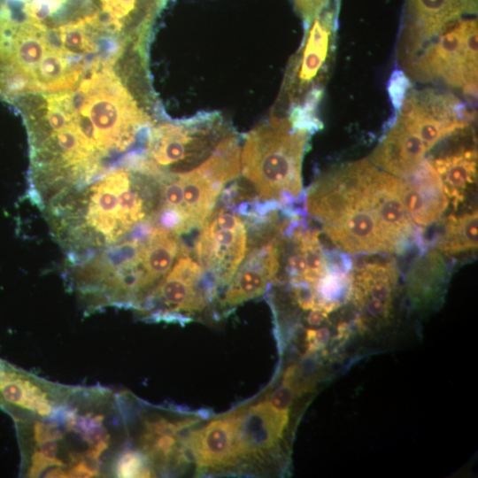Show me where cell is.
Instances as JSON below:
<instances>
[{
  "label": "cell",
  "instance_id": "cell-14",
  "mask_svg": "<svg viewBox=\"0 0 478 478\" xmlns=\"http://www.w3.org/2000/svg\"><path fill=\"white\" fill-rule=\"evenodd\" d=\"M398 194L410 219L421 227L437 221L449 204L442 181L427 159L412 173L398 177Z\"/></svg>",
  "mask_w": 478,
  "mask_h": 478
},
{
  "label": "cell",
  "instance_id": "cell-20",
  "mask_svg": "<svg viewBox=\"0 0 478 478\" xmlns=\"http://www.w3.org/2000/svg\"><path fill=\"white\" fill-rule=\"evenodd\" d=\"M448 275L445 255L436 248L423 250L406 276L407 292L413 305L425 308L438 301Z\"/></svg>",
  "mask_w": 478,
  "mask_h": 478
},
{
  "label": "cell",
  "instance_id": "cell-8",
  "mask_svg": "<svg viewBox=\"0 0 478 478\" xmlns=\"http://www.w3.org/2000/svg\"><path fill=\"white\" fill-rule=\"evenodd\" d=\"M217 286L181 243L173 267L137 307L153 319L173 318L179 312H201L216 296Z\"/></svg>",
  "mask_w": 478,
  "mask_h": 478
},
{
  "label": "cell",
  "instance_id": "cell-18",
  "mask_svg": "<svg viewBox=\"0 0 478 478\" xmlns=\"http://www.w3.org/2000/svg\"><path fill=\"white\" fill-rule=\"evenodd\" d=\"M368 160L397 177L412 173L424 161L428 149L422 140L402 122L393 119Z\"/></svg>",
  "mask_w": 478,
  "mask_h": 478
},
{
  "label": "cell",
  "instance_id": "cell-12",
  "mask_svg": "<svg viewBox=\"0 0 478 478\" xmlns=\"http://www.w3.org/2000/svg\"><path fill=\"white\" fill-rule=\"evenodd\" d=\"M403 32L404 63L409 64L421 49L463 13L476 12V0H407Z\"/></svg>",
  "mask_w": 478,
  "mask_h": 478
},
{
  "label": "cell",
  "instance_id": "cell-4",
  "mask_svg": "<svg viewBox=\"0 0 478 478\" xmlns=\"http://www.w3.org/2000/svg\"><path fill=\"white\" fill-rule=\"evenodd\" d=\"M98 15L93 0H0V53L27 49L52 55Z\"/></svg>",
  "mask_w": 478,
  "mask_h": 478
},
{
  "label": "cell",
  "instance_id": "cell-16",
  "mask_svg": "<svg viewBox=\"0 0 478 478\" xmlns=\"http://www.w3.org/2000/svg\"><path fill=\"white\" fill-rule=\"evenodd\" d=\"M336 248L348 254L392 253L383 230L369 204L365 190L361 203L342 220L323 225Z\"/></svg>",
  "mask_w": 478,
  "mask_h": 478
},
{
  "label": "cell",
  "instance_id": "cell-29",
  "mask_svg": "<svg viewBox=\"0 0 478 478\" xmlns=\"http://www.w3.org/2000/svg\"><path fill=\"white\" fill-rule=\"evenodd\" d=\"M327 312L320 308L315 306L310 309L306 316V321L311 326H320L326 320Z\"/></svg>",
  "mask_w": 478,
  "mask_h": 478
},
{
  "label": "cell",
  "instance_id": "cell-23",
  "mask_svg": "<svg viewBox=\"0 0 478 478\" xmlns=\"http://www.w3.org/2000/svg\"><path fill=\"white\" fill-rule=\"evenodd\" d=\"M181 243L180 235L154 227L146 242L143 259L144 269L143 299L171 270L180 253Z\"/></svg>",
  "mask_w": 478,
  "mask_h": 478
},
{
  "label": "cell",
  "instance_id": "cell-26",
  "mask_svg": "<svg viewBox=\"0 0 478 478\" xmlns=\"http://www.w3.org/2000/svg\"><path fill=\"white\" fill-rule=\"evenodd\" d=\"M411 89V81L404 72L395 70L389 80L388 91L391 104L399 112L407 92Z\"/></svg>",
  "mask_w": 478,
  "mask_h": 478
},
{
  "label": "cell",
  "instance_id": "cell-17",
  "mask_svg": "<svg viewBox=\"0 0 478 478\" xmlns=\"http://www.w3.org/2000/svg\"><path fill=\"white\" fill-rule=\"evenodd\" d=\"M280 239L249 251L233 275L221 305L233 307L261 296L279 271Z\"/></svg>",
  "mask_w": 478,
  "mask_h": 478
},
{
  "label": "cell",
  "instance_id": "cell-10",
  "mask_svg": "<svg viewBox=\"0 0 478 478\" xmlns=\"http://www.w3.org/2000/svg\"><path fill=\"white\" fill-rule=\"evenodd\" d=\"M71 387L44 381L0 358V408L14 419L50 416Z\"/></svg>",
  "mask_w": 478,
  "mask_h": 478
},
{
  "label": "cell",
  "instance_id": "cell-11",
  "mask_svg": "<svg viewBox=\"0 0 478 478\" xmlns=\"http://www.w3.org/2000/svg\"><path fill=\"white\" fill-rule=\"evenodd\" d=\"M392 253L405 251L412 242L422 243V236L412 225L398 194V177L378 168L365 189Z\"/></svg>",
  "mask_w": 478,
  "mask_h": 478
},
{
  "label": "cell",
  "instance_id": "cell-21",
  "mask_svg": "<svg viewBox=\"0 0 478 478\" xmlns=\"http://www.w3.org/2000/svg\"><path fill=\"white\" fill-rule=\"evenodd\" d=\"M196 420H172L164 416H151L143 420V429L139 436L140 451L150 466H165L177 452L181 434Z\"/></svg>",
  "mask_w": 478,
  "mask_h": 478
},
{
  "label": "cell",
  "instance_id": "cell-27",
  "mask_svg": "<svg viewBox=\"0 0 478 478\" xmlns=\"http://www.w3.org/2000/svg\"><path fill=\"white\" fill-rule=\"evenodd\" d=\"M331 0H294L297 13L303 19L305 27Z\"/></svg>",
  "mask_w": 478,
  "mask_h": 478
},
{
  "label": "cell",
  "instance_id": "cell-3",
  "mask_svg": "<svg viewBox=\"0 0 478 478\" xmlns=\"http://www.w3.org/2000/svg\"><path fill=\"white\" fill-rule=\"evenodd\" d=\"M338 0H331L305 27L301 46L290 58L270 114L306 126L321 123L317 116L335 50Z\"/></svg>",
  "mask_w": 478,
  "mask_h": 478
},
{
  "label": "cell",
  "instance_id": "cell-2",
  "mask_svg": "<svg viewBox=\"0 0 478 478\" xmlns=\"http://www.w3.org/2000/svg\"><path fill=\"white\" fill-rule=\"evenodd\" d=\"M310 135L287 117L272 114L244 135L242 175L261 201L289 209L301 202V168Z\"/></svg>",
  "mask_w": 478,
  "mask_h": 478
},
{
  "label": "cell",
  "instance_id": "cell-28",
  "mask_svg": "<svg viewBox=\"0 0 478 478\" xmlns=\"http://www.w3.org/2000/svg\"><path fill=\"white\" fill-rule=\"evenodd\" d=\"M330 338V331L327 328L319 329H308L306 332V340L310 351L317 350L324 346Z\"/></svg>",
  "mask_w": 478,
  "mask_h": 478
},
{
  "label": "cell",
  "instance_id": "cell-9",
  "mask_svg": "<svg viewBox=\"0 0 478 478\" xmlns=\"http://www.w3.org/2000/svg\"><path fill=\"white\" fill-rule=\"evenodd\" d=\"M376 169L368 159H361L319 175L305 194L307 213L323 225L339 222L359 205Z\"/></svg>",
  "mask_w": 478,
  "mask_h": 478
},
{
  "label": "cell",
  "instance_id": "cell-13",
  "mask_svg": "<svg viewBox=\"0 0 478 478\" xmlns=\"http://www.w3.org/2000/svg\"><path fill=\"white\" fill-rule=\"evenodd\" d=\"M104 23L126 43L149 50L157 19L168 0H93Z\"/></svg>",
  "mask_w": 478,
  "mask_h": 478
},
{
  "label": "cell",
  "instance_id": "cell-15",
  "mask_svg": "<svg viewBox=\"0 0 478 478\" xmlns=\"http://www.w3.org/2000/svg\"><path fill=\"white\" fill-rule=\"evenodd\" d=\"M239 414L240 411L214 419L183 440L184 449L199 467H226L240 460L236 440Z\"/></svg>",
  "mask_w": 478,
  "mask_h": 478
},
{
  "label": "cell",
  "instance_id": "cell-5",
  "mask_svg": "<svg viewBox=\"0 0 478 478\" xmlns=\"http://www.w3.org/2000/svg\"><path fill=\"white\" fill-rule=\"evenodd\" d=\"M235 132L218 112L172 120L162 115L150 127L134 168L150 175L183 173L206 160L224 139Z\"/></svg>",
  "mask_w": 478,
  "mask_h": 478
},
{
  "label": "cell",
  "instance_id": "cell-24",
  "mask_svg": "<svg viewBox=\"0 0 478 478\" xmlns=\"http://www.w3.org/2000/svg\"><path fill=\"white\" fill-rule=\"evenodd\" d=\"M443 225L435 246L443 254L453 256L477 249V211L459 216L451 214L443 220Z\"/></svg>",
  "mask_w": 478,
  "mask_h": 478
},
{
  "label": "cell",
  "instance_id": "cell-25",
  "mask_svg": "<svg viewBox=\"0 0 478 478\" xmlns=\"http://www.w3.org/2000/svg\"><path fill=\"white\" fill-rule=\"evenodd\" d=\"M155 473L139 450H126L116 457L112 474L117 477H151Z\"/></svg>",
  "mask_w": 478,
  "mask_h": 478
},
{
  "label": "cell",
  "instance_id": "cell-7",
  "mask_svg": "<svg viewBox=\"0 0 478 478\" xmlns=\"http://www.w3.org/2000/svg\"><path fill=\"white\" fill-rule=\"evenodd\" d=\"M220 197L200 227L193 257L216 286H227L247 252V229L238 202Z\"/></svg>",
  "mask_w": 478,
  "mask_h": 478
},
{
  "label": "cell",
  "instance_id": "cell-1",
  "mask_svg": "<svg viewBox=\"0 0 478 478\" xmlns=\"http://www.w3.org/2000/svg\"><path fill=\"white\" fill-rule=\"evenodd\" d=\"M117 400L108 389L72 387L50 416L32 423L27 451L47 477L112 474Z\"/></svg>",
  "mask_w": 478,
  "mask_h": 478
},
{
  "label": "cell",
  "instance_id": "cell-22",
  "mask_svg": "<svg viewBox=\"0 0 478 478\" xmlns=\"http://www.w3.org/2000/svg\"><path fill=\"white\" fill-rule=\"evenodd\" d=\"M429 162L438 173L448 199L457 208L464 201L467 188L476 182V150L462 147Z\"/></svg>",
  "mask_w": 478,
  "mask_h": 478
},
{
  "label": "cell",
  "instance_id": "cell-6",
  "mask_svg": "<svg viewBox=\"0 0 478 478\" xmlns=\"http://www.w3.org/2000/svg\"><path fill=\"white\" fill-rule=\"evenodd\" d=\"M420 81H443L461 89L467 96L477 95V21L458 19L427 43L407 65Z\"/></svg>",
  "mask_w": 478,
  "mask_h": 478
},
{
  "label": "cell",
  "instance_id": "cell-19",
  "mask_svg": "<svg viewBox=\"0 0 478 478\" xmlns=\"http://www.w3.org/2000/svg\"><path fill=\"white\" fill-rule=\"evenodd\" d=\"M288 421L270 408L266 400L240 411L237 450L240 459L260 456L280 441Z\"/></svg>",
  "mask_w": 478,
  "mask_h": 478
}]
</instances>
